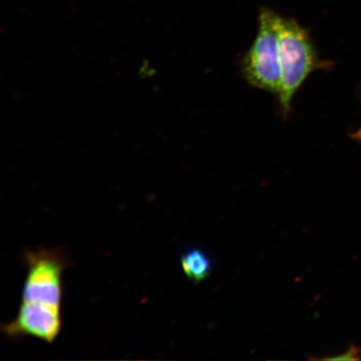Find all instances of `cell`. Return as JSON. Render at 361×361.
<instances>
[{"label": "cell", "mask_w": 361, "mask_h": 361, "mask_svg": "<svg viewBox=\"0 0 361 361\" xmlns=\"http://www.w3.org/2000/svg\"><path fill=\"white\" fill-rule=\"evenodd\" d=\"M277 34L282 80L279 100L286 116L298 90L312 72L326 67L327 63L319 60L308 31L295 20L279 16Z\"/></svg>", "instance_id": "cell-1"}, {"label": "cell", "mask_w": 361, "mask_h": 361, "mask_svg": "<svg viewBox=\"0 0 361 361\" xmlns=\"http://www.w3.org/2000/svg\"><path fill=\"white\" fill-rule=\"evenodd\" d=\"M24 261L27 275L21 303L61 310L62 275L70 264L66 251L60 247L28 250Z\"/></svg>", "instance_id": "cell-2"}, {"label": "cell", "mask_w": 361, "mask_h": 361, "mask_svg": "<svg viewBox=\"0 0 361 361\" xmlns=\"http://www.w3.org/2000/svg\"><path fill=\"white\" fill-rule=\"evenodd\" d=\"M278 17L277 13L268 8L262 10L258 33L243 58L241 71L243 78L252 87L279 96L282 80L278 47Z\"/></svg>", "instance_id": "cell-3"}, {"label": "cell", "mask_w": 361, "mask_h": 361, "mask_svg": "<svg viewBox=\"0 0 361 361\" xmlns=\"http://www.w3.org/2000/svg\"><path fill=\"white\" fill-rule=\"evenodd\" d=\"M61 327V310L21 303L16 317L3 324L1 331L13 341L31 336L51 344Z\"/></svg>", "instance_id": "cell-4"}, {"label": "cell", "mask_w": 361, "mask_h": 361, "mask_svg": "<svg viewBox=\"0 0 361 361\" xmlns=\"http://www.w3.org/2000/svg\"><path fill=\"white\" fill-rule=\"evenodd\" d=\"M180 262L185 275L195 283L209 278L213 271V262L201 248H189L180 255Z\"/></svg>", "instance_id": "cell-5"}, {"label": "cell", "mask_w": 361, "mask_h": 361, "mask_svg": "<svg viewBox=\"0 0 361 361\" xmlns=\"http://www.w3.org/2000/svg\"><path fill=\"white\" fill-rule=\"evenodd\" d=\"M356 355H359V352L355 348H351L347 351L345 354L338 356V357L326 358L324 360H359V357H356Z\"/></svg>", "instance_id": "cell-6"}, {"label": "cell", "mask_w": 361, "mask_h": 361, "mask_svg": "<svg viewBox=\"0 0 361 361\" xmlns=\"http://www.w3.org/2000/svg\"><path fill=\"white\" fill-rule=\"evenodd\" d=\"M352 137H353V138L356 140V141L361 142V125L359 129L356 130V132L353 133V135H352Z\"/></svg>", "instance_id": "cell-7"}]
</instances>
